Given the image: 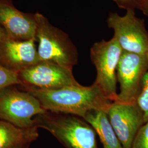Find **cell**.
<instances>
[{
    "label": "cell",
    "instance_id": "6da1fadb",
    "mask_svg": "<svg viewBox=\"0 0 148 148\" xmlns=\"http://www.w3.org/2000/svg\"><path fill=\"white\" fill-rule=\"evenodd\" d=\"M20 87L35 97L46 111L82 118L92 110L106 111L111 102L95 82L90 86L73 85L48 90L22 86Z\"/></svg>",
    "mask_w": 148,
    "mask_h": 148
},
{
    "label": "cell",
    "instance_id": "7a4b0ae2",
    "mask_svg": "<svg viewBox=\"0 0 148 148\" xmlns=\"http://www.w3.org/2000/svg\"><path fill=\"white\" fill-rule=\"evenodd\" d=\"M34 120L36 127L51 133L66 148H98L95 130L82 117L47 111Z\"/></svg>",
    "mask_w": 148,
    "mask_h": 148
},
{
    "label": "cell",
    "instance_id": "3957f363",
    "mask_svg": "<svg viewBox=\"0 0 148 148\" xmlns=\"http://www.w3.org/2000/svg\"><path fill=\"white\" fill-rule=\"evenodd\" d=\"M36 21V38L40 61H49L73 68L78 64L77 48L69 35L52 25L42 14H35Z\"/></svg>",
    "mask_w": 148,
    "mask_h": 148
},
{
    "label": "cell",
    "instance_id": "277c9868",
    "mask_svg": "<svg viewBox=\"0 0 148 148\" xmlns=\"http://www.w3.org/2000/svg\"><path fill=\"white\" fill-rule=\"evenodd\" d=\"M46 111L35 97L15 85L0 90V120L20 128H32L36 127L34 117Z\"/></svg>",
    "mask_w": 148,
    "mask_h": 148
},
{
    "label": "cell",
    "instance_id": "5b68a950",
    "mask_svg": "<svg viewBox=\"0 0 148 148\" xmlns=\"http://www.w3.org/2000/svg\"><path fill=\"white\" fill-rule=\"evenodd\" d=\"M122 49L114 37L95 42L90 50V57L95 66L97 75L94 82L98 86L106 98L111 102L117 101V65Z\"/></svg>",
    "mask_w": 148,
    "mask_h": 148
},
{
    "label": "cell",
    "instance_id": "8992f818",
    "mask_svg": "<svg viewBox=\"0 0 148 148\" xmlns=\"http://www.w3.org/2000/svg\"><path fill=\"white\" fill-rule=\"evenodd\" d=\"M106 23L108 27L113 30V37L123 51L147 55L148 32L144 21L138 18L135 10H127L122 16L116 12H111Z\"/></svg>",
    "mask_w": 148,
    "mask_h": 148
},
{
    "label": "cell",
    "instance_id": "52a82bcc",
    "mask_svg": "<svg viewBox=\"0 0 148 148\" xmlns=\"http://www.w3.org/2000/svg\"><path fill=\"white\" fill-rule=\"evenodd\" d=\"M148 69L147 55L123 51L116 71L117 81L120 84V92L116 102L137 103L142 90L143 76Z\"/></svg>",
    "mask_w": 148,
    "mask_h": 148
},
{
    "label": "cell",
    "instance_id": "ba28073f",
    "mask_svg": "<svg viewBox=\"0 0 148 148\" xmlns=\"http://www.w3.org/2000/svg\"><path fill=\"white\" fill-rule=\"evenodd\" d=\"M18 73L22 86L48 90L80 85L74 77L73 68L49 61H40Z\"/></svg>",
    "mask_w": 148,
    "mask_h": 148
},
{
    "label": "cell",
    "instance_id": "9c48e42d",
    "mask_svg": "<svg viewBox=\"0 0 148 148\" xmlns=\"http://www.w3.org/2000/svg\"><path fill=\"white\" fill-rule=\"evenodd\" d=\"M106 113L123 148H132L138 131L145 123L137 103L111 102Z\"/></svg>",
    "mask_w": 148,
    "mask_h": 148
},
{
    "label": "cell",
    "instance_id": "30bf717a",
    "mask_svg": "<svg viewBox=\"0 0 148 148\" xmlns=\"http://www.w3.org/2000/svg\"><path fill=\"white\" fill-rule=\"evenodd\" d=\"M36 39L17 40L7 37L0 46V64L19 71L39 62Z\"/></svg>",
    "mask_w": 148,
    "mask_h": 148
},
{
    "label": "cell",
    "instance_id": "8fae6325",
    "mask_svg": "<svg viewBox=\"0 0 148 148\" xmlns=\"http://www.w3.org/2000/svg\"><path fill=\"white\" fill-rule=\"evenodd\" d=\"M0 27L12 39L36 40L35 15L22 12L13 5L2 2H0Z\"/></svg>",
    "mask_w": 148,
    "mask_h": 148
},
{
    "label": "cell",
    "instance_id": "7c38bea8",
    "mask_svg": "<svg viewBox=\"0 0 148 148\" xmlns=\"http://www.w3.org/2000/svg\"><path fill=\"white\" fill-rule=\"evenodd\" d=\"M93 127L104 148H123L106 113L103 110L88 111L83 118Z\"/></svg>",
    "mask_w": 148,
    "mask_h": 148
},
{
    "label": "cell",
    "instance_id": "4fadbf2b",
    "mask_svg": "<svg viewBox=\"0 0 148 148\" xmlns=\"http://www.w3.org/2000/svg\"><path fill=\"white\" fill-rule=\"evenodd\" d=\"M38 137V128H20L8 122L0 120V148H15L31 144Z\"/></svg>",
    "mask_w": 148,
    "mask_h": 148
},
{
    "label": "cell",
    "instance_id": "5bb4252c",
    "mask_svg": "<svg viewBox=\"0 0 148 148\" xmlns=\"http://www.w3.org/2000/svg\"><path fill=\"white\" fill-rule=\"evenodd\" d=\"M13 85L23 86L18 71L8 69L0 64V90Z\"/></svg>",
    "mask_w": 148,
    "mask_h": 148
},
{
    "label": "cell",
    "instance_id": "9a60e30c",
    "mask_svg": "<svg viewBox=\"0 0 148 148\" xmlns=\"http://www.w3.org/2000/svg\"><path fill=\"white\" fill-rule=\"evenodd\" d=\"M147 57L148 59V53ZM137 104L143 112L145 123L148 121V69L143 76L141 92L138 98Z\"/></svg>",
    "mask_w": 148,
    "mask_h": 148
},
{
    "label": "cell",
    "instance_id": "2e32d148",
    "mask_svg": "<svg viewBox=\"0 0 148 148\" xmlns=\"http://www.w3.org/2000/svg\"><path fill=\"white\" fill-rule=\"evenodd\" d=\"M131 148H148V121L138 131Z\"/></svg>",
    "mask_w": 148,
    "mask_h": 148
},
{
    "label": "cell",
    "instance_id": "e0dca14e",
    "mask_svg": "<svg viewBox=\"0 0 148 148\" xmlns=\"http://www.w3.org/2000/svg\"><path fill=\"white\" fill-rule=\"evenodd\" d=\"M117 6L126 11L130 9H140L141 0H112Z\"/></svg>",
    "mask_w": 148,
    "mask_h": 148
},
{
    "label": "cell",
    "instance_id": "ac0fdd59",
    "mask_svg": "<svg viewBox=\"0 0 148 148\" xmlns=\"http://www.w3.org/2000/svg\"><path fill=\"white\" fill-rule=\"evenodd\" d=\"M139 10L142 11L144 15L148 16V0H141Z\"/></svg>",
    "mask_w": 148,
    "mask_h": 148
},
{
    "label": "cell",
    "instance_id": "d6986e66",
    "mask_svg": "<svg viewBox=\"0 0 148 148\" xmlns=\"http://www.w3.org/2000/svg\"><path fill=\"white\" fill-rule=\"evenodd\" d=\"M8 37L6 34L5 31L3 28L0 27V46L2 42L5 40L7 37Z\"/></svg>",
    "mask_w": 148,
    "mask_h": 148
},
{
    "label": "cell",
    "instance_id": "ffe728a7",
    "mask_svg": "<svg viewBox=\"0 0 148 148\" xmlns=\"http://www.w3.org/2000/svg\"><path fill=\"white\" fill-rule=\"evenodd\" d=\"M30 145V144H24L19 145L15 148H29Z\"/></svg>",
    "mask_w": 148,
    "mask_h": 148
}]
</instances>
